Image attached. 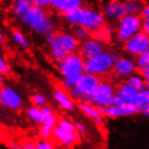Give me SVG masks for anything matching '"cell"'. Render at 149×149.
Instances as JSON below:
<instances>
[{"mask_svg":"<svg viewBox=\"0 0 149 149\" xmlns=\"http://www.w3.org/2000/svg\"><path fill=\"white\" fill-rule=\"evenodd\" d=\"M139 16L142 17V19H149V7L148 4H144L142 8V10L139 12Z\"/></svg>","mask_w":149,"mask_h":149,"instance_id":"d590c367","label":"cell"},{"mask_svg":"<svg viewBox=\"0 0 149 149\" xmlns=\"http://www.w3.org/2000/svg\"><path fill=\"white\" fill-rule=\"evenodd\" d=\"M17 19L38 35H45L49 31H52L55 26L53 17L48 14L45 8L34 4H31L23 14L17 16Z\"/></svg>","mask_w":149,"mask_h":149,"instance_id":"3957f363","label":"cell"},{"mask_svg":"<svg viewBox=\"0 0 149 149\" xmlns=\"http://www.w3.org/2000/svg\"><path fill=\"white\" fill-rule=\"evenodd\" d=\"M93 35L94 38L97 39V40H100L101 42L108 41L110 39V35H111V28L105 24L104 26H102L101 28H98L95 31H93Z\"/></svg>","mask_w":149,"mask_h":149,"instance_id":"484cf974","label":"cell"},{"mask_svg":"<svg viewBox=\"0 0 149 149\" xmlns=\"http://www.w3.org/2000/svg\"><path fill=\"white\" fill-rule=\"evenodd\" d=\"M11 1H13V2H16V1H19V0H11Z\"/></svg>","mask_w":149,"mask_h":149,"instance_id":"f6af8a7d","label":"cell"},{"mask_svg":"<svg viewBox=\"0 0 149 149\" xmlns=\"http://www.w3.org/2000/svg\"><path fill=\"white\" fill-rule=\"evenodd\" d=\"M55 148V145L52 142H50L47 138H41L35 143V149H53Z\"/></svg>","mask_w":149,"mask_h":149,"instance_id":"4dcf8cb0","label":"cell"},{"mask_svg":"<svg viewBox=\"0 0 149 149\" xmlns=\"http://www.w3.org/2000/svg\"><path fill=\"white\" fill-rule=\"evenodd\" d=\"M53 98L54 101L58 104L61 108L64 110H68L71 111L74 108V100L71 98V96H69L66 90L63 89H55L53 91Z\"/></svg>","mask_w":149,"mask_h":149,"instance_id":"ac0fdd59","label":"cell"},{"mask_svg":"<svg viewBox=\"0 0 149 149\" xmlns=\"http://www.w3.org/2000/svg\"><path fill=\"white\" fill-rule=\"evenodd\" d=\"M22 148L24 149H35V143H33L31 141H26L22 145Z\"/></svg>","mask_w":149,"mask_h":149,"instance_id":"ab89813d","label":"cell"},{"mask_svg":"<svg viewBox=\"0 0 149 149\" xmlns=\"http://www.w3.org/2000/svg\"><path fill=\"white\" fill-rule=\"evenodd\" d=\"M56 143H58L62 147L65 148H70L74 147L80 142V134L77 131L74 132H67L55 125V127L52 131V136Z\"/></svg>","mask_w":149,"mask_h":149,"instance_id":"7c38bea8","label":"cell"},{"mask_svg":"<svg viewBox=\"0 0 149 149\" xmlns=\"http://www.w3.org/2000/svg\"><path fill=\"white\" fill-rule=\"evenodd\" d=\"M136 63L132 58L129 57H121L117 58L115 62V65L112 67V70L115 71L116 76L121 77V78H127L129 76L134 74L136 71Z\"/></svg>","mask_w":149,"mask_h":149,"instance_id":"5bb4252c","label":"cell"},{"mask_svg":"<svg viewBox=\"0 0 149 149\" xmlns=\"http://www.w3.org/2000/svg\"><path fill=\"white\" fill-rule=\"evenodd\" d=\"M10 71H11V66L2 56H0V72L3 74H10Z\"/></svg>","mask_w":149,"mask_h":149,"instance_id":"836d02e7","label":"cell"},{"mask_svg":"<svg viewBox=\"0 0 149 149\" xmlns=\"http://www.w3.org/2000/svg\"><path fill=\"white\" fill-rule=\"evenodd\" d=\"M2 83H3V74L0 72V86H2Z\"/></svg>","mask_w":149,"mask_h":149,"instance_id":"ee69618b","label":"cell"},{"mask_svg":"<svg viewBox=\"0 0 149 149\" xmlns=\"http://www.w3.org/2000/svg\"><path fill=\"white\" fill-rule=\"evenodd\" d=\"M31 6V2L29 0H19L16 2H13V7H12V11L16 16H19L26 11L27 9Z\"/></svg>","mask_w":149,"mask_h":149,"instance_id":"83f0119b","label":"cell"},{"mask_svg":"<svg viewBox=\"0 0 149 149\" xmlns=\"http://www.w3.org/2000/svg\"><path fill=\"white\" fill-rule=\"evenodd\" d=\"M100 82H101V79L98 76L82 72L77 86L69 91L71 98L79 102H89L90 96L92 95L93 91L98 86Z\"/></svg>","mask_w":149,"mask_h":149,"instance_id":"5b68a950","label":"cell"},{"mask_svg":"<svg viewBox=\"0 0 149 149\" xmlns=\"http://www.w3.org/2000/svg\"><path fill=\"white\" fill-rule=\"evenodd\" d=\"M137 60H136V66L138 68H142V67H146V66H149V52L143 53L141 55L136 56Z\"/></svg>","mask_w":149,"mask_h":149,"instance_id":"d6a6232c","label":"cell"},{"mask_svg":"<svg viewBox=\"0 0 149 149\" xmlns=\"http://www.w3.org/2000/svg\"><path fill=\"white\" fill-rule=\"evenodd\" d=\"M45 39L50 49V57L54 62H58L69 53L76 52L79 48V40L74 34L69 33H54L45 34Z\"/></svg>","mask_w":149,"mask_h":149,"instance_id":"6da1fadb","label":"cell"},{"mask_svg":"<svg viewBox=\"0 0 149 149\" xmlns=\"http://www.w3.org/2000/svg\"><path fill=\"white\" fill-rule=\"evenodd\" d=\"M143 6L142 0H123V7L127 14H139Z\"/></svg>","mask_w":149,"mask_h":149,"instance_id":"7402d4cb","label":"cell"},{"mask_svg":"<svg viewBox=\"0 0 149 149\" xmlns=\"http://www.w3.org/2000/svg\"><path fill=\"white\" fill-rule=\"evenodd\" d=\"M124 49L130 55L138 56L149 51V37L144 31H138L124 41Z\"/></svg>","mask_w":149,"mask_h":149,"instance_id":"9c48e42d","label":"cell"},{"mask_svg":"<svg viewBox=\"0 0 149 149\" xmlns=\"http://www.w3.org/2000/svg\"><path fill=\"white\" fill-rule=\"evenodd\" d=\"M65 19L71 26H82L90 31H95L106 24L103 12L92 8L80 7L77 10L65 13Z\"/></svg>","mask_w":149,"mask_h":149,"instance_id":"7a4b0ae2","label":"cell"},{"mask_svg":"<svg viewBox=\"0 0 149 149\" xmlns=\"http://www.w3.org/2000/svg\"><path fill=\"white\" fill-rule=\"evenodd\" d=\"M116 89L110 82L101 81L90 96L89 103L96 106L97 108L106 107L115 104Z\"/></svg>","mask_w":149,"mask_h":149,"instance_id":"52a82bcc","label":"cell"},{"mask_svg":"<svg viewBox=\"0 0 149 149\" xmlns=\"http://www.w3.org/2000/svg\"><path fill=\"white\" fill-rule=\"evenodd\" d=\"M27 116L31 121H34L37 124H40L43 122V115L41 111V108L37 107V106H31L27 109Z\"/></svg>","mask_w":149,"mask_h":149,"instance_id":"d4e9b609","label":"cell"},{"mask_svg":"<svg viewBox=\"0 0 149 149\" xmlns=\"http://www.w3.org/2000/svg\"><path fill=\"white\" fill-rule=\"evenodd\" d=\"M78 49L80 51L79 54L83 57V60H86L101 54L104 51V45L95 38H88L82 41L81 45H79Z\"/></svg>","mask_w":149,"mask_h":149,"instance_id":"4fadbf2b","label":"cell"},{"mask_svg":"<svg viewBox=\"0 0 149 149\" xmlns=\"http://www.w3.org/2000/svg\"><path fill=\"white\" fill-rule=\"evenodd\" d=\"M0 104L12 110H19L23 105V100L19 92L11 86H2L0 89Z\"/></svg>","mask_w":149,"mask_h":149,"instance_id":"8fae6325","label":"cell"},{"mask_svg":"<svg viewBox=\"0 0 149 149\" xmlns=\"http://www.w3.org/2000/svg\"><path fill=\"white\" fill-rule=\"evenodd\" d=\"M56 125L64 131L67 132H74V123H72L70 120L68 119H60L56 121Z\"/></svg>","mask_w":149,"mask_h":149,"instance_id":"f546056e","label":"cell"},{"mask_svg":"<svg viewBox=\"0 0 149 149\" xmlns=\"http://www.w3.org/2000/svg\"><path fill=\"white\" fill-rule=\"evenodd\" d=\"M81 74H69V76H66V77H64V80H63V88L64 90H66V91H70L74 88V86H77V83H78L79 79L81 77Z\"/></svg>","mask_w":149,"mask_h":149,"instance_id":"4316f807","label":"cell"},{"mask_svg":"<svg viewBox=\"0 0 149 149\" xmlns=\"http://www.w3.org/2000/svg\"><path fill=\"white\" fill-rule=\"evenodd\" d=\"M143 19L138 14H125L119 19L116 36L118 40L124 42L131 36L142 30Z\"/></svg>","mask_w":149,"mask_h":149,"instance_id":"8992f818","label":"cell"},{"mask_svg":"<svg viewBox=\"0 0 149 149\" xmlns=\"http://www.w3.org/2000/svg\"><path fill=\"white\" fill-rule=\"evenodd\" d=\"M74 130L77 131L79 134H84L86 132V127L82 122H76L74 123Z\"/></svg>","mask_w":149,"mask_h":149,"instance_id":"74e56055","label":"cell"},{"mask_svg":"<svg viewBox=\"0 0 149 149\" xmlns=\"http://www.w3.org/2000/svg\"><path fill=\"white\" fill-rule=\"evenodd\" d=\"M3 41H4V36H3V34H2V31L0 30V45H1Z\"/></svg>","mask_w":149,"mask_h":149,"instance_id":"7bdbcfd3","label":"cell"},{"mask_svg":"<svg viewBox=\"0 0 149 149\" xmlns=\"http://www.w3.org/2000/svg\"><path fill=\"white\" fill-rule=\"evenodd\" d=\"M78 108L81 110L86 117H89L90 119H92L94 122L96 123L98 127H102L104 124V119L103 115L101 113L100 109L93 104H91L89 102H80L78 105Z\"/></svg>","mask_w":149,"mask_h":149,"instance_id":"e0dca14e","label":"cell"},{"mask_svg":"<svg viewBox=\"0 0 149 149\" xmlns=\"http://www.w3.org/2000/svg\"><path fill=\"white\" fill-rule=\"evenodd\" d=\"M12 40L14 41L15 45H17L21 48L23 49L29 48V41H28L26 36L23 34L22 31H19V30L17 29L12 30Z\"/></svg>","mask_w":149,"mask_h":149,"instance_id":"cb8c5ba5","label":"cell"},{"mask_svg":"<svg viewBox=\"0 0 149 149\" xmlns=\"http://www.w3.org/2000/svg\"><path fill=\"white\" fill-rule=\"evenodd\" d=\"M80 7H82V0H62L60 3L57 4L55 10L65 14L68 12L74 11Z\"/></svg>","mask_w":149,"mask_h":149,"instance_id":"d6986e66","label":"cell"},{"mask_svg":"<svg viewBox=\"0 0 149 149\" xmlns=\"http://www.w3.org/2000/svg\"><path fill=\"white\" fill-rule=\"evenodd\" d=\"M74 27L76 28H74V36L79 41H83L86 40V39H88V38H90V34H91L90 30H88L86 28H84V27L82 26H74Z\"/></svg>","mask_w":149,"mask_h":149,"instance_id":"f1b7e54d","label":"cell"},{"mask_svg":"<svg viewBox=\"0 0 149 149\" xmlns=\"http://www.w3.org/2000/svg\"><path fill=\"white\" fill-rule=\"evenodd\" d=\"M139 74L144 78L145 82L147 83V86H148V83H149V66L139 68Z\"/></svg>","mask_w":149,"mask_h":149,"instance_id":"e575fe53","label":"cell"},{"mask_svg":"<svg viewBox=\"0 0 149 149\" xmlns=\"http://www.w3.org/2000/svg\"><path fill=\"white\" fill-rule=\"evenodd\" d=\"M142 31H144L145 34H149V19H143L142 23Z\"/></svg>","mask_w":149,"mask_h":149,"instance_id":"f35d334b","label":"cell"},{"mask_svg":"<svg viewBox=\"0 0 149 149\" xmlns=\"http://www.w3.org/2000/svg\"><path fill=\"white\" fill-rule=\"evenodd\" d=\"M141 112H143V113L145 115V117H148V116H149V105H148V106H146V107H144Z\"/></svg>","mask_w":149,"mask_h":149,"instance_id":"b9f144b4","label":"cell"},{"mask_svg":"<svg viewBox=\"0 0 149 149\" xmlns=\"http://www.w3.org/2000/svg\"><path fill=\"white\" fill-rule=\"evenodd\" d=\"M83 57L79 53L72 52L57 62V69L63 77L83 72Z\"/></svg>","mask_w":149,"mask_h":149,"instance_id":"ba28073f","label":"cell"},{"mask_svg":"<svg viewBox=\"0 0 149 149\" xmlns=\"http://www.w3.org/2000/svg\"><path fill=\"white\" fill-rule=\"evenodd\" d=\"M136 93H137V90L134 89L130 83L123 82L116 90L115 104H127V103L132 104V101Z\"/></svg>","mask_w":149,"mask_h":149,"instance_id":"9a60e30c","label":"cell"},{"mask_svg":"<svg viewBox=\"0 0 149 149\" xmlns=\"http://www.w3.org/2000/svg\"><path fill=\"white\" fill-rule=\"evenodd\" d=\"M62 0H49V6H51L52 8H54L55 9L56 7H57V4L60 3Z\"/></svg>","mask_w":149,"mask_h":149,"instance_id":"60d3db41","label":"cell"},{"mask_svg":"<svg viewBox=\"0 0 149 149\" xmlns=\"http://www.w3.org/2000/svg\"><path fill=\"white\" fill-rule=\"evenodd\" d=\"M56 121L57 120H56L55 116L43 120V122L41 123L42 127L40 129L41 138H47V139H49V138L52 136V131L56 125Z\"/></svg>","mask_w":149,"mask_h":149,"instance_id":"44dd1931","label":"cell"},{"mask_svg":"<svg viewBox=\"0 0 149 149\" xmlns=\"http://www.w3.org/2000/svg\"><path fill=\"white\" fill-rule=\"evenodd\" d=\"M31 4L34 6H37V7H41V8H47L49 6V0H29Z\"/></svg>","mask_w":149,"mask_h":149,"instance_id":"8d00e7d4","label":"cell"},{"mask_svg":"<svg viewBox=\"0 0 149 149\" xmlns=\"http://www.w3.org/2000/svg\"><path fill=\"white\" fill-rule=\"evenodd\" d=\"M125 14L127 12L124 10L122 0H109L104 8L105 17L111 21H119Z\"/></svg>","mask_w":149,"mask_h":149,"instance_id":"2e32d148","label":"cell"},{"mask_svg":"<svg viewBox=\"0 0 149 149\" xmlns=\"http://www.w3.org/2000/svg\"><path fill=\"white\" fill-rule=\"evenodd\" d=\"M127 83H130L131 86H133L134 89H136L137 91H142V90L146 89L147 88V83L145 82V80H144V78H143L141 74H136L134 72V74H132L131 76H129L127 77Z\"/></svg>","mask_w":149,"mask_h":149,"instance_id":"603a6c76","label":"cell"},{"mask_svg":"<svg viewBox=\"0 0 149 149\" xmlns=\"http://www.w3.org/2000/svg\"><path fill=\"white\" fill-rule=\"evenodd\" d=\"M31 103L34 104V106H37V107L41 108V107L45 106V104H47V98L42 94H39V93L34 94L31 96Z\"/></svg>","mask_w":149,"mask_h":149,"instance_id":"1f68e13d","label":"cell"},{"mask_svg":"<svg viewBox=\"0 0 149 149\" xmlns=\"http://www.w3.org/2000/svg\"><path fill=\"white\" fill-rule=\"evenodd\" d=\"M119 56L113 52H103L98 55L83 61V72L98 77L105 76L112 70L115 62Z\"/></svg>","mask_w":149,"mask_h":149,"instance_id":"277c9868","label":"cell"},{"mask_svg":"<svg viewBox=\"0 0 149 149\" xmlns=\"http://www.w3.org/2000/svg\"><path fill=\"white\" fill-rule=\"evenodd\" d=\"M132 104L136 106L138 111H142V109L149 105V91L148 89H144L142 91H137L134 98L132 101Z\"/></svg>","mask_w":149,"mask_h":149,"instance_id":"ffe728a7","label":"cell"},{"mask_svg":"<svg viewBox=\"0 0 149 149\" xmlns=\"http://www.w3.org/2000/svg\"><path fill=\"white\" fill-rule=\"evenodd\" d=\"M100 111L105 117H109V118H119V117H129V116H133L137 113L138 109L136 106L131 103L127 104H112L106 107H101Z\"/></svg>","mask_w":149,"mask_h":149,"instance_id":"30bf717a","label":"cell"}]
</instances>
